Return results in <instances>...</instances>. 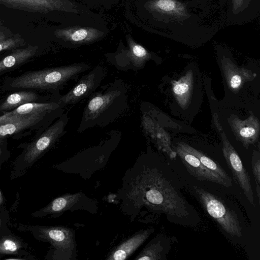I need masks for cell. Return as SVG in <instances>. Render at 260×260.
<instances>
[{"label":"cell","mask_w":260,"mask_h":260,"mask_svg":"<svg viewBox=\"0 0 260 260\" xmlns=\"http://www.w3.org/2000/svg\"><path fill=\"white\" fill-rule=\"evenodd\" d=\"M25 44V40L19 34H14L11 37L0 41V52L16 49Z\"/></svg>","instance_id":"484cf974"},{"label":"cell","mask_w":260,"mask_h":260,"mask_svg":"<svg viewBox=\"0 0 260 260\" xmlns=\"http://www.w3.org/2000/svg\"><path fill=\"white\" fill-rule=\"evenodd\" d=\"M64 112V108L55 102L46 103L30 102L23 104L11 112L0 116V123L9 119L34 114L56 115L60 116Z\"/></svg>","instance_id":"9a60e30c"},{"label":"cell","mask_w":260,"mask_h":260,"mask_svg":"<svg viewBox=\"0 0 260 260\" xmlns=\"http://www.w3.org/2000/svg\"><path fill=\"white\" fill-rule=\"evenodd\" d=\"M175 151L188 172L197 180L210 181L229 187L221 178L205 167L194 155L182 149L178 145Z\"/></svg>","instance_id":"5bb4252c"},{"label":"cell","mask_w":260,"mask_h":260,"mask_svg":"<svg viewBox=\"0 0 260 260\" xmlns=\"http://www.w3.org/2000/svg\"><path fill=\"white\" fill-rule=\"evenodd\" d=\"M0 4L10 9L41 14L54 11L79 12L69 0H0Z\"/></svg>","instance_id":"7c38bea8"},{"label":"cell","mask_w":260,"mask_h":260,"mask_svg":"<svg viewBox=\"0 0 260 260\" xmlns=\"http://www.w3.org/2000/svg\"><path fill=\"white\" fill-rule=\"evenodd\" d=\"M107 73L106 69L102 65L95 66L83 76L68 92L59 94L54 102L64 108L89 97L100 87Z\"/></svg>","instance_id":"9c48e42d"},{"label":"cell","mask_w":260,"mask_h":260,"mask_svg":"<svg viewBox=\"0 0 260 260\" xmlns=\"http://www.w3.org/2000/svg\"><path fill=\"white\" fill-rule=\"evenodd\" d=\"M177 145L185 151L197 157L201 163L214 174L221 178L230 187L232 186V180L225 171L217 162L198 150L184 142H178Z\"/></svg>","instance_id":"7402d4cb"},{"label":"cell","mask_w":260,"mask_h":260,"mask_svg":"<svg viewBox=\"0 0 260 260\" xmlns=\"http://www.w3.org/2000/svg\"><path fill=\"white\" fill-rule=\"evenodd\" d=\"M229 67L232 71L226 67H224V71L228 84L232 89L236 90L239 88L246 81L251 78V74H249L247 70Z\"/></svg>","instance_id":"d4e9b609"},{"label":"cell","mask_w":260,"mask_h":260,"mask_svg":"<svg viewBox=\"0 0 260 260\" xmlns=\"http://www.w3.org/2000/svg\"><path fill=\"white\" fill-rule=\"evenodd\" d=\"M252 0H232V12L234 14L243 11Z\"/></svg>","instance_id":"f546056e"},{"label":"cell","mask_w":260,"mask_h":260,"mask_svg":"<svg viewBox=\"0 0 260 260\" xmlns=\"http://www.w3.org/2000/svg\"><path fill=\"white\" fill-rule=\"evenodd\" d=\"M60 116L56 115L34 114L25 115L0 123V142L5 138L25 129L40 122L47 126Z\"/></svg>","instance_id":"4fadbf2b"},{"label":"cell","mask_w":260,"mask_h":260,"mask_svg":"<svg viewBox=\"0 0 260 260\" xmlns=\"http://www.w3.org/2000/svg\"><path fill=\"white\" fill-rule=\"evenodd\" d=\"M127 47L110 55L109 62L119 70L136 71L143 68L151 54L144 47L136 43L130 36L126 37Z\"/></svg>","instance_id":"30bf717a"},{"label":"cell","mask_w":260,"mask_h":260,"mask_svg":"<svg viewBox=\"0 0 260 260\" xmlns=\"http://www.w3.org/2000/svg\"><path fill=\"white\" fill-rule=\"evenodd\" d=\"M38 46L28 45L15 50L0 60V72L16 67L33 57L37 52Z\"/></svg>","instance_id":"603a6c76"},{"label":"cell","mask_w":260,"mask_h":260,"mask_svg":"<svg viewBox=\"0 0 260 260\" xmlns=\"http://www.w3.org/2000/svg\"><path fill=\"white\" fill-rule=\"evenodd\" d=\"M69 120L64 112L38 138L23 147L22 152L13 161L9 179H17L25 175L33 165L67 133Z\"/></svg>","instance_id":"277c9868"},{"label":"cell","mask_w":260,"mask_h":260,"mask_svg":"<svg viewBox=\"0 0 260 260\" xmlns=\"http://www.w3.org/2000/svg\"><path fill=\"white\" fill-rule=\"evenodd\" d=\"M16 229L30 233L38 241L48 243V260H75L77 256L75 232L64 226H46L18 223Z\"/></svg>","instance_id":"8992f818"},{"label":"cell","mask_w":260,"mask_h":260,"mask_svg":"<svg viewBox=\"0 0 260 260\" xmlns=\"http://www.w3.org/2000/svg\"><path fill=\"white\" fill-rule=\"evenodd\" d=\"M38 99V95L33 92L21 91L9 95L0 106V111H5L30 102Z\"/></svg>","instance_id":"cb8c5ba5"},{"label":"cell","mask_w":260,"mask_h":260,"mask_svg":"<svg viewBox=\"0 0 260 260\" xmlns=\"http://www.w3.org/2000/svg\"><path fill=\"white\" fill-rule=\"evenodd\" d=\"M121 137V132L111 131L98 145L86 148L51 168L66 173L79 174L88 179L94 172L106 166L119 144Z\"/></svg>","instance_id":"3957f363"},{"label":"cell","mask_w":260,"mask_h":260,"mask_svg":"<svg viewBox=\"0 0 260 260\" xmlns=\"http://www.w3.org/2000/svg\"><path fill=\"white\" fill-rule=\"evenodd\" d=\"M194 188L204 208L221 229L231 236L241 237L242 226L236 212L216 196L197 186Z\"/></svg>","instance_id":"52a82bcc"},{"label":"cell","mask_w":260,"mask_h":260,"mask_svg":"<svg viewBox=\"0 0 260 260\" xmlns=\"http://www.w3.org/2000/svg\"><path fill=\"white\" fill-rule=\"evenodd\" d=\"M10 223L8 210L0 211V238L11 231Z\"/></svg>","instance_id":"83f0119b"},{"label":"cell","mask_w":260,"mask_h":260,"mask_svg":"<svg viewBox=\"0 0 260 260\" xmlns=\"http://www.w3.org/2000/svg\"><path fill=\"white\" fill-rule=\"evenodd\" d=\"M146 4L150 11L171 17L175 20H181L190 16L186 5L177 0H150Z\"/></svg>","instance_id":"d6986e66"},{"label":"cell","mask_w":260,"mask_h":260,"mask_svg":"<svg viewBox=\"0 0 260 260\" xmlns=\"http://www.w3.org/2000/svg\"><path fill=\"white\" fill-rule=\"evenodd\" d=\"M251 166L253 177L256 184V192L258 200L260 199V158L259 153H253Z\"/></svg>","instance_id":"4316f807"},{"label":"cell","mask_w":260,"mask_h":260,"mask_svg":"<svg viewBox=\"0 0 260 260\" xmlns=\"http://www.w3.org/2000/svg\"><path fill=\"white\" fill-rule=\"evenodd\" d=\"M173 92L178 98H182L183 95L186 94L189 90V85L186 82H175L173 85Z\"/></svg>","instance_id":"f1b7e54d"},{"label":"cell","mask_w":260,"mask_h":260,"mask_svg":"<svg viewBox=\"0 0 260 260\" xmlns=\"http://www.w3.org/2000/svg\"><path fill=\"white\" fill-rule=\"evenodd\" d=\"M121 211L133 221L142 213L165 214L172 223L194 226L199 215L172 180L161 165L147 155L140 156L122 178L115 194Z\"/></svg>","instance_id":"6da1fadb"},{"label":"cell","mask_w":260,"mask_h":260,"mask_svg":"<svg viewBox=\"0 0 260 260\" xmlns=\"http://www.w3.org/2000/svg\"><path fill=\"white\" fill-rule=\"evenodd\" d=\"M28 244L11 231L0 238V259L4 256L32 254Z\"/></svg>","instance_id":"44dd1931"},{"label":"cell","mask_w":260,"mask_h":260,"mask_svg":"<svg viewBox=\"0 0 260 260\" xmlns=\"http://www.w3.org/2000/svg\"><path fill=\"white\" fill-rule=\"evenodd\" d=\"M8 210L6 208V199L4 195L0 189V211Z\"/></svg>","instance_id":"1f68e13d"},{"label":"cell","mask_w":260,"mask_h":260,"mask_svg":"<svg viewBox=\"0 0 260 260\" xmlns=\"http://www.w3.org/2000/svg\"><path fill=\"white\" fill-rule=\"evenodd\" d=\"M170 248V239L159 235L150 241L134 259L166 260Z\"/></svg>","instance_id":"ffe728a7"},{"label":"cell","mask_w":260,"mask_h":260,"mask_svg":"<svg viewBox=\"0 0 260 260\" xmlns=\"http://www.w3.org/2000/svg\"><path fill=\"white\" fill-rule=\"evenodd\" d=\"M153 228L140 230L124 240L112 250L107 260H125L128 259L154 232Z\"/></svg>","instance_id":"2e32d148"},{"label":"cell","mask_w":260,"mask_h":260,"mask_svg":"<svg viewBox=\"0 0 260 260\" xmlns=\"http://www.w3.org/2000/svg\"><path fill=\"white\" fill-rule=\"evenodd\" d=\"M9 157L10 153L6 146L4 144L0 143V170Z\"/></svg>","instance_id":"4dcf8cb0"},{"label":"cell","mask_w":260,"mask_h":260,"mask_svg":"<svg viewBox=\"0 0 260 260\" xmlns=\"http://www.w3.org/2000/svg\"><path fill=\"white\" fill-rule=\"evenodd\" d=\"M231 125L238 139L245 147L257 141L259 124L258 119L253 115L244 120L235 117L231 120Z\"/></svg>","instance_id":"ac0fdd59"},{"label":"cell","mask_w":260,"mask_h":260,"mask_svg":"<svg viewBox=\"0 0 260 260\" xmlns=\"http://www.w3.org/2000/svg\"><path fill=\"white\" fill-rule=\"evenodd\" d=\"M99 88L88 97L77 129L79 133L94 127H105L129 109L128 86L122 79Z\"/></svg>","instance_id":"7a4b0ae2"},{"label":"cell","mask_w":260,"mask_h":260,"mask_svg":"<svg viewBox=\"0 0 260 260\" xmlns=\"http://www.w3.org/2000/svg\"><path fill=\"white\" fill-rule=\"evenodd\" d=\"M91 68L84 62L46 69L21 75L13 79L11 86L14 88H36L59 94V91L69 82Z\"/></svg>","instance_id":"5b68a950"},{"label":"cell","mask_w":260,"mask_h":260,"mask_svg":"<svg viewBox=\"0 0 260 260\" xmlns=\"http://www.w3.org/2000/svg\"><path fill=\"white\" fill-rule=\"evenodd\" d=\"M56 38L74 45H81L93 42L101 38L104 32L90 27L73 26L56 29Z\"/></svg>","instance_id":"e0dca14e"},{"label":"cell","mask_w":260,"mask_h":260,"mask_svg":"<svg viewBox=\"0 0 260 260\" xmlns=\"http://www.w3.org/2000/svg\"><path fill=\"white\" fill-rule=\"evenodd\" d=\"M98 209L95 200L79 192L59 196L45 207L31 213V216L35 218L56 217L68 211L73 212L80 210L95 214L97 213Z\"/></svg>","instance_id":"ba28073f"},{"label":"cell","mask_w":260,"mask_h":260,"mask_svg":"<svg viewBox=\"0 0 260 260\" xmlns=\"http://www.w3.org/2000/svg\"><path fill=\"white\" fill-rule=\"evenodd\" d=\"M221 136L223 144L222 152L227 165L247 200L250 203L253 204L254 194L249 175L224 132H221Z\"/></svg>","instance_id":"8fae6325"}]
</instances>
